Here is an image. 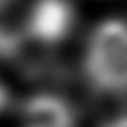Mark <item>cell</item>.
<instances>
[{"label":"cell","mask_w":127,"mask_h":127,"mask_svg":"<svg viewBox=\"0 0 127 127\" xmlns=\"http://www.w3.org/2000/svg\"><path fill=\"white\" fill-rule=\"evenodd\" d=\"M85 73L96 91L123 93L127 77V35L121 19H108L96 27L85 50Z\"/></svg>","instance_id":"1"},{"label":"cell","mask_w":127,"mask_h":127,"mask_svg":"<svg viewBox=\"0 0 127 127\" xmlns=\"http://www.w3.org/2000/svg\"><path fill=\"white\" fill-rule=\"evenodd\" d=\"M25 27L37 42H60L73 27L71 4L67 0H37L29 10Z\"/></svg>","instance_id":"2"},{"label":"cell","mask_w":127,"mask_h":127,"mask_svg":"<svg viewBox=\"0 0 127 127\" xmlns=\"http://www.w3.org/2000/svg\"><path fill=\"white\" fill-rule=\"evenodd\" d=\"M25 127H75L71 106L56 95H35L23 104Z\"/></svg>","instance_id":"3"},{"label":"cell","mask_w":127,"mask_h":127,"mask_svg":"<svg viewBox=\"0 0 127 127\" xmlns=\"http://www.w3.org/2000/svg\"><path fill=\"white\" fill-rule=\"evenodd\" d=\"M106 127H125V118H123V116H119V118L112 119V121H110Z\"/></svg>","instance_id":"4"},{"label":"cell","mask_w":127,"mask_h":127,"mask_svg":"<svg viewBox=\"0 0 127 127\" xmlns=\"http://www.w3.org/2000/svg\"><path fill=\"white\" fill-rule=\"evenodd\" d=\"M6 104H8V95H6V89L0 85V110H2Z\"/></svg>","instance_id":"5"},{"label":"cell","mask_w":127,"mask_h":127,"mask_svg":"<svg viewBox=\"0 0 127 127\" xmlns=\"http://www.w3.org/2000/svg\"><path fill=\"white\" fill-rule=\"evenodd\" d=\"M12 2H14V0H0V12H2V10H6Z\"/></svg>","instance_id":"6"}]
</instances>
